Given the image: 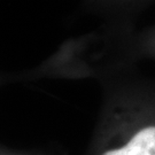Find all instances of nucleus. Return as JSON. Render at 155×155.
Here are the masks:
<instances>
[{"label": "nucleus", "instance_id": "1", "mask_svg": "<svg viewBox=\"0 0 155 155\" xmlns=\"http://www.w3.org/2000/svg\"><path fill=\"white\" fill-rule=\"evenodd\" d=\"M101 155H155V127L139 130L127 145Z\"/></svg>", "mask_w": 155, "mask_h": 155}]
</instances>
